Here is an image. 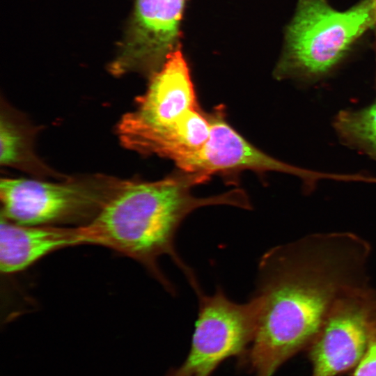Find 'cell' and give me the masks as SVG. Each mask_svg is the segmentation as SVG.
I'll list each match as a JSON object with an SVG mask.
<instances>
[{"label": "cell", "instance_id": "cell-8", "mask_svg": "<svg viewBox=\"0 0 376 376\" xmlns=\"http://www.w3.org/2000/svg\"><path fill=\"white\" fill-rule=\"evenodd\" d=\"M211 130L204 146L181 169L194 173L205 181L216 173L241 170L276 171L299 178L306 192H311L324 179L345 181L346 174L314 171L279 161L258 149L243 138L226 121L223 111L210 114Z\"/></svg>", "mask_w": 376, "mask_h": 376}, {"label": "cell", "instance_id": "cell-12", "mask_svg": "<svg viewBox=\"0 0 376 376\" xmlns=\"http://www.w3.org/2000/svg\"><path fill=\"white\" fill-rule=\"evenodd\" d=\"M1 164L11 166L19 162L24 154V140L15 125L5 117L0 123Z\"/></svg>", "mask_w": 376, "mask_h": 376}, {"label": "cell", "instance_id": "cell-2", "mask_svg": "<svg viewBox=\"0 0 376 376\" xmlns=\"http://www.w3.org/2000/svg\"><path fill=\"white\" fill-rule=\"evenodd\" d=\"M205 182L198 175L182 174L153 182L124 181L95 218L86 225L91 245L113 249L142 264L171 294L173 284L161 271L158 259L169 256L183 272L198 295L203 292L195 273L175 246L177 231L195 210L228 205L251 209L242 189L208 197H197L191 188Z\"/></svg>", "mask_w": 376, "mask_h": 376}, {"label": "cell", "instance_id": "cell-11", "mask_svg": "<svg viewBox=\"0 0 376 376\" xmlns=\"http://www.w3.org/2000/svg\"><path fill=\"white\" fill-rule=\"evenodd\" d=\"M334 124L346 145L376 159V102L361 109L340 111Z\"/></svg>", "mask_w": 376, "mask_h": 376}, {"label": "cell", "instance_id": "cell-5", "mask_svg": "<svg viewBox=\"0 0 376 376\" xmlns=\"http://www.w3.org/2000/svg\"><path fill=\"white\" fill-rule=\"evenodd\" d=\"M198 313L191 348L183 363L168 376H210L225 359L244 355L257 329L254 300L237 303L221 288L199 295Z\"/></svg>", "mask_w": 376, "mask_h": 376}, {"label": "cell", "instance_id": "cell-4", "mask_svg": "<svg viewBox=\"0 0 376 376\" xmlns=\"http://www.w3.org/2000/svg\"><path fill=\"white\" fill-rule=\"evenodd\" d=\"M123 182L103 177L60 183L1 179V217L21 225L86 226Z\"/></svg>", "mask_w": 376, "mask_h": 376}, {"label": "cell", "instance_id": "cell-14", "mask_svg": "<svg viewBox=\"0 0 376 376\" xmlns=\"http://www.w3.org/2000/svg\"><path fill=\"white\" fill-rule=\"evenodd\" d=\"M373 13H374V23H373V29L375 33V41H374V49L376 54V0H373Z\"/></svg>", "mask_w": 376, "mask_h": 376}, {"label": "cell", "instance_id": "cell-3", "mask_svg": "<svg viewBox=\"0 0 376 376\" xmlns=\"http://www.w3.org/2000/svg\"><path fill=\"white\" fill-rule=\"evenodd\" d=\"M373 0L338 11L327 0H299L286 29L279 78L315 81L332 72L373 26Z\"/></svg>", "mask_w": 376, "mask_h": 376}, {"label": "cell", "instance_id": "cell-6", "mask_svg": "<svg viewBox=\"0 0 376 376\" xmlns=\"http://www.w3.org/2000/svg\"><path fill=\"white\" fill-rule=\"evenodd\" d=\"M136 102V109L117 127L123 145L135 151L152 135L198 108L189 66L178 48L151 76L148 89Z\"/></svg>", "mask_w": 376, "mask_h": 376}, {"label": "cell", "instance_id": "cell-9", "mask_svg": "<svg viewBox=\"0 0 376 376\" xmlns=\"http://www.w3.org/2000/svg\"><path fill=\"white\" fill-rule=\"evenodd\" d=\"M186 0H136L133 19L111 72L140 71L151 76L178 47Z\"/></svg>", "mask_w": 376, "mask_h": 376}, {"label": "cell", "instance_id": "cell-7", "mask_svg": "<svg viewBox=\"0 0 376 376\" xmlns=\"http://www.w3.org/2000/svg\"><path fill=\"white\" fill-rule=\"evenodd\" d=\"M371 288H359L340 297L306 349L310 376L350 375L366 348Z\"/></svg>", "mask_w": 376, "mask_h": 376}, {"label": "cell", "instance_id": "cell-1", "mask_svg": "<svg viewBox=\"0 0 376 376\" xmlns=\"http://www.w3.org/2000/svg\"><path fill=\"white\" fill-rule=\"evenodd\" d=\"M370 253L367 240L343 231L309 234L262 256L251 297L257 329L244 354L255 376H272L305 352L336 301L369 285Z\"/></svg>", "mask_w": 376, "mask_h": 376}, {"label": "cell", "instance_id": "cell-10", "mask_svg": "<svg viewBox=\"0 0 376 376\" xmlns=\"http://www.w3.org/2000/svg\"><path fill=\"white\" fill-rule=\"evenodd\" d=\"M91 245L86 226L21 225L1 217L0 270L13 274L63 248Z\"/></svg>", "mask_w": 376, "mask_h": 376}, {"label": "cell", "instance_id": "cell-13", "mask_svg": "<svg viewBox=\"0 0 376 376\" xmlns=\"http://www.w3.org/2000/svg\"><path fill=\"white\" fill-rule=\"evenodd\" d=\"M349 376H376V289H371L366 350Z\"/></svg>", "mask_w": 376, "mask_h": 376}]
</instances>
